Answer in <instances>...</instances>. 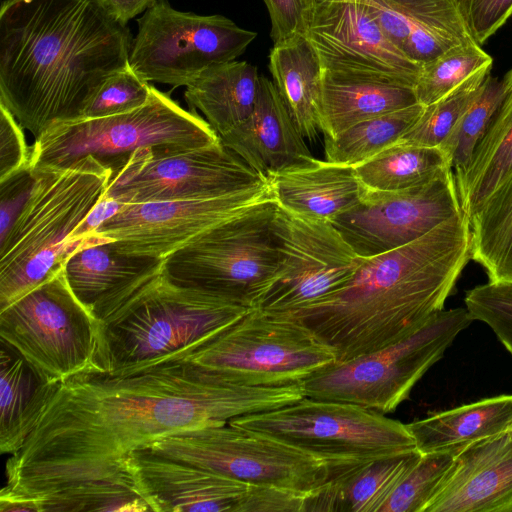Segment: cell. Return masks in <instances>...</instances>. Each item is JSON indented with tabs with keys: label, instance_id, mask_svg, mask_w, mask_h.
Masks as SVG:
<instances>
[{
	"label": "cell",
	"instance_id": "obj_1",
	"mask_svg": "<svg viewBox=\"0 0 512 512\" xmlns=\"http://www.w3.org/2000/svg\"><path fill=\"white\" fill-rule=\"evenodd\" d=\"M304 397L301 383L240 385L184 359L125 375L81 373L60 383L21 449L8 458L0 496L28 499L106 472L165 436Z\"/></svg>",
	"mask_w": 512,
	"mask_h": 512
},
{
	"label": "cell",
	"instance_id": "obj_2",
	"mask_svg": "<svg viewBox=\"0 0 512 512\" xmlns=\"http://www.w3.org/2000/svg\"><path fill=\"white\" fill-rule=\"evenodd\" d=\"M132 38L96 0H4L0 104L38 138L82 117L103 84L129 65Z\"/></svg>",
	"mask_w": 512,
	"mask_h": 512
},
{
	"label": "cell",
	"instance_id": "obj_3",
	"mask_svg": "<svg viewBox=\"0 0 512 512\" xmlns=\"http://www.w3.org/2000/svg\"><path fill=\"white\" fill-rule=\"evenodd\" d=\"M472 260L469 217L461 212L400 248L365 258L335 292L287 315L344 362L410 336L444 310Z\"/></svg>",
	"mask_w": 512,
	"mask_h": 512
},
{
	"label": "cell",
	"instance_id": "obj_4",
	"mask_svg": "<svg viewBox=\"0 0 512 512\" xmlns=\"http://www.w3.org/2000/svg\"><path fill=\"white\" fill-rule=\"evenodd\" d=\"M31 196L0 243V310L57 275L82 242L71 237L103 197L112 169L92 156L32 168Z\"/></svg>",
	"mask_w": 512,
	"mask_h": 512
},
{
	"label": "cell",
	"instance_id": "obj_5",
	"mask_svg": "<svg viewBox=\"0 0 512 512\" xmlns=\"http://www.w3.org/2000/svg\"><path fill=\"white\" fill-rule=\"evenodd\" d=\"M249 309L159 275L101 322L103 373L125 375L186 358Z\"/></svg>",
	"mask_w": 512,
	"mask_h": 512
},
{
	"label": "cell",
	"instance_id": "obj_6",
	"mask_svg": "<svg viewBox=\"0 0 512 512\" xmlns=\"http://www.w3.org/2000/svg\"><path fill=\"white\" fill-rule=\"evenodd\" d=\"M274 196L223 221L163 260L162 277L247 308H256L279 272Z\"/></svg>",
	"mask_w": 512,
	"mask_h": 512
},
{
	"label": "cell",
	"instance_id": "obj_7",
	"mask_svg": "<svg viewBox=\"0 0 512 512\" xmlns=\"http://www.w3.org/2000/svg\"><path fill=\"white\" fill-rule=\"evenodd\" d=\"M219 142L195 110H185L152 85L150 100L131 112L52 123L31 146L30 167H68L92 156L113 169L138 149H190Z\"/></svg>",
	"mask_w": 512,
	"mask_h": 512
},
{
	"label": "cell",
	"instance_id": "obj_8",
	"mask_svg": "<svg viewBox=\"0 0 512 512\" xmlns=\"http://www.w3.org/2000/svg\"><path fill=\"white\" fill-rule=\"evenodd\" d=\"M228 422L311 454L328 468L416 450L406 424L398 420L359 405L306 396Z\"/></svg>",
	"mask_w": 512,
	"mask_h": 512
},
{
	"label": "cell",
	"instance_id": "obj_9",
	"mask_svg": "<svg viewBox=\"0 0 512 512\" xmlns=\"http://www.w3.org/2000/svg\"><path fill=\"white\" fill-rule=\"evenodd\" d=\"M473 321L466 307L442 310L394 344L315 371L301 381L304 394L391 413Z\"/></svg>",
	"mask_w": 512,
	"mask_h": 512
},
{
	"label": "cell",
	"instance_id": "obj_10",
	"mask_svg": "<svg viewBox=\"0 0 512 512\" xmlns=\"http://www.w3.org/2000/svg\"><path fill=\"white\" fill-rule=\"evenodd\" d=\"M0 336L48 382L103 373L101 322L76 298L63 269L0 310Z\"/></svg>",
	"mask_w": 512,
	"mask_h": 512
},
{
	"label": "cell",
	"instance_id": "obj_11",
	"mask_svg": "<svg viewBox=\"0 0 512 512\" xmlns=\"http://www.w3.org/2000/svg\"><path fill=\"white\" fill-rule=\"evenodd\" d=\"M184 360L236 384L283 386L300 383L335 357L297 320L251 308Z\"/></svg>",
	"mask_w": 512,
	"mask_h": 512
},
{
	"label": "cell",
	"instance_id": "obj_12",
	"mask_svg": "<svg viewBox=\"0 0 512 512\" xmlns=\"http://www.w3.org/2000/svg\"><path fill=\"white\" fill-rule=\"evenodd\" d=\"M145 448L248 485L310 494L328 478L321 459L229 422L174 433Z\"/></svg>",
	"mask_w": 512,
	"mask_h": 512
},
{
	"label": "cell",
	"instance_id": "obj_13",
	"mask_svg": "<svg viewBox=\"0 0 512 512\" xmlns=\"http://www.w3.org/2000/svg\"><path fill=\"white\" fill-rule=\"evenodd\" d=\"M129 66L147 82L188 86L210 66L236 60L257 33L223 15H198L157 0L138 20Z\"/></svg>",
	"mask_w": 512,
	"mask_h": 512
},
{
	"label": "cell",
	"instance_id": "obj_14",
	"mask_svg": "<svg viewBox=\"0 0 512 512\" xmlns=\"http://www.w3.org/2000/svg\"><path fill=\"white\" fill-rule=\"evenodd\" d=\"M268 182L219 142L190 148H142L112 169L106 198L123 204L215 198Z\"/></svg>",
	"mask_w": 512,
	"mask_h": 512
},
{
	"label": "cell",
	"instance_id": "obj_15",
	"mask_svg": "<svg viewBox=\"0 0 512 512\" xmlns=\"http://www.w3.org/2000/svg\"><path fill=\"white\" fill-rule=\"evenodd\" d=\"M306 37L326 79L414 88L421 71L358 0H317Z\"/></svg>",
	"mask_w": 512,
	"mask_h": 512
},
{
	"label": "cell",
	"instance_id": "obj_16",
	"mask_svg": "<svg viewBox=\"0 0 512 512\" xmlns=\"http://www.w3.org/2000/svg\"><path fill=\"white\" fill-rule=\"evenodd\" d=\"M279 272L258 306L287 313L343 287L363 264L330 222L300 217L277 204Z\"/></svg>",
	"mask_w": 512,
	"mask_h": 512
},
{
	"label": "cell",
	"instance_id": "obj_17",
	"mask_svg": "<svg viewBox=\"0 0 512 512\" xmlns=\"http://www.w3.org/2000/svg\"><path fill=\"white\" fill-rule=\"evenodd\" d=\"M462 211L454 172L392 193H363L360 202L331 224L357 255L377 256L407 245Z\"/></svg>",
	"mask_w": 512,
	"mask_h": 512
},
{
	"label": "cell",
	"instance_id": "obj_18",
	"mask_svg": "<svg viewBox=\"0 0 512 512\" xmlns=\"http://www.w3.org/2000/svg\"><path fill=\"white\" fill-rule=\"evenodd\" d=\"M271 197L265 182L215 198L124 204L90 236L110 240L124 253L164 259L211 227Z\"/></svg>",
	"mask_w": 512,
	"mask_h": 512
},
{
	"label": "cell",
	"instance_id": "obj_19",
	"mask_svg": "<svg viewBox=\"0 0 512 512\" xmlns=\"http://www.w3.org/2000/svg\"><path fill=\"white\" fill-rule=\"evenodd\" d=\"M163 260L124 253L112 241L85 238L63 271L76 298L102 321L162 273Z\"/></svg>",
	"mask_w": 512,
	"mask_h": 512
},
{
	"label": "cell",
	"instance_id": "obj_20",
	"mask_svg": "<svg viewBox=\"0 0 512 512\" xmlns=\"http://www.w3.org/2000/svg\"><path fill=\"white\" fill-rule=\"evenodd\" d=\"M424 512H512V431L461 450Z\"/></svg>",
	"mask_w": 512,
	"mask_h": 512
},
{
	"label": "cell",
	"instance_id": "obj_21",
	"mask_svg": "<svg viewBox=\"0 0 512 512\" xmlns=\"http://www.w3.org/2000/svg\"><path fill=\"white\" fill-rule=\"evenodd\" d=\"M220 139L266 180L275 174L310 166L317 160L273 81L264 75L259 78L251 115Z\"/></svg>",
	"mask_w": 512,
	"mask_h": 512
},
{
	"label": "cell",
	"instance_id": "obj_22",
	"mask_svg": "<svg viewBox=\"0 0 512 512\" xmlns=\"http://www.w3.org/2000/svg\"><path fill=\"white\" fill-rule=\"evenodd\" d=\"M154 512H238L249 485L155 453H130Z\"/></svg>",
	"mask_w": 512,
	"mask_h": 512
},
{
	"label": "cell",
	"instance_id": "obj_23",
	"mask_svg": "<svg viewBox=\"0 0 512 512\" xmlns=\"http://www.w3.org/2000/svg\"><path fill=\"white\" fill-rule=\"evenodd\" d=\"M277 204L306 219L332 222L356 206L363 194L353 166L317 159L312 165L267 180Z\"/></svg>",
	"mask_w": 512,
	"mask_h": 512
},
{
	"label": "cell",
	"instance_id": "obj_24",
	"mask_svg": "<svg viewBox=\"0 0 512 512\" xmlns=\"http://www.w3.org/2000/svg\"><path fill=\"white\" fill-rule=\"evenodd\" d=\"M26 500L37 512H154L130 454L106 472L53 485Z\"/></svg>",
	"mask_w": 512,
	"mask_h": 512
},
{
	"label": "cell",
	"instance_id": "obj_25",
	"mask_svg": "<svg viewBox=\"0 0 512 512\" xmlns=\"http://www.w3.org/2000/svg\"><path fill=\"white\" fill-rule=\"evenodd\" d=\"M420 455L416 449L359 464L328 468L326 482L306 496L304 512H379Z\"/></svg>",
	"mask_w": 512,
	"mask_h": 512
},
{
	"label": "cell",
	"instance_id": "obj_26",
	"mask_svg": "<svg viewBox=\"0 0 512 512\" xmlns=\"http://www.w3.org/2000/svg\"><path fill=\"white\" fill-rule=\"evenodd\" d=\"M421 454L463 450L512 431V394H503L433 414L406 424Z\"/></svg>",
	"mask_w": 512,
	"mask_h": 512
},
{
	"label": "cell",
	"instance_id": "obj_27",
	"mask_svg": "<svg viewBox=\"0 0 512 512\" xmlns=\"http://www.w3.org/2000/svg\"><path fill=\"white\" fill-rule=\"evenodd\" d=\"M61 382L46 381L20 354L1 342L0 450L19 451Z\"/></svg>",
	"mask_w": 512,
	"mask_h": 512
},
{
	"label": "cell",
	"instance_id": "obj_28",
	"mask_svg": "<svg viewBox=\"0 0 512 512\" xmlns=\"http://www.w3.org/2000/svg\"><path fill=\"white\" fill-rule=\"evenodd\" d=\"M257 67L247 61H230L204 70L186 86L185 100L199 110L219 137L251 115L259 87Z\"/></svg>",
	"mask_w": 512,
	"mask_h": 512
},
{
	"label": "cell",
	"instance_id": "obj_29",
	"mask_svg": "<svg viewBox=\"0 0 512 512\" xmlns=\"http://www.w3.org/2000/svg\"><path fill=\"white\" fill-rule=\"evenodd\" d=\"M504 98L467 166L453 171L462 211L472 213L512 174V69Z\"/></svg>",
	"mask_w": 512,
	"mask_h": 512
},
{
	"label": "cell",
	"instance_id": "obj_30",
	"mask_svg": "<svg viewBox=\"0 0 512 512\" xmlns=\"http://www.w3.org/2000/svg\"><path fill=\"white\" fill-rule=\"evenodd\" d=\"M272 81L305 139L318 136L321 67L305 35L273 44L268 56Z\"/></svg>",
	"mask_w": 512,
	"mask_h": 512
},
{
	"label": "cell",
	"instance_id": "obj_31",
	"mask_svg": "<svg viewBox=\"0 0 512 512\" xmlns=\"http://www.w3.org/2000/svg\"><path fill=\"white\" fill-rule=\"evenodd\" d=\"M418 103L413 87L321 76L319 130L332 138L364 120Z\"/></svg>",
	"mask_w": 512,
	"mask_h": 512
},
{
	"label": "cell",
	"instance_id": "obj_32",
	"mask_svg": "<svg viewBox=\"0 0 512 512\" xmlns=\"http://www.w3.org/2000/svg\"><path fill=\"white\" fill-rule=\"evenodd\" d=\"M472 260L489 282L512 286V174L469 217Z\"/></svg>",
	"mask_w": 512,
	"mask_h": 512
},
{
	"label": "cell",
	"instance_id": "obj_33",
	"mask_svg": "<svg viewBox=\"0 0 512 512\" xmlns=\"http://www.w3.org/2000/svg\"><path fill=\"white\" fill-rule=\"evenodd\" d=\"M451 167L439 147L396 143L354 166L363 193L400 192L421 185Z\"/></svg>",
	"mask_w": 512,
	"mask_h": 512
},
{
	"label": "cell",
	"instance_id": "obj_34",
	"mask_svg": "<svg viewBox=\"0 0 512 512\" xmlns=\"http://www.w3.org/2000/svg\"><path fill=\"white\" fill-rule=\"evenodd\" d=\"M425 106L415 103L359 122L324 141L325 160L357 166L396 144L416 122Z\"/></svg>",
	"mask_w": 512,
	"mask_h": 512
},
{
	"label": "cell",
	"instance_id": "obj_35",
	"mask_svg": "<svg viewBox=\"0 0 512 512\" xmlns=\"http://www.w3.org/2000/svg\"><path fill=\"white\" fill-rule=\"evenodd\" d=\"M492 57L477 42L455 47L421 65L414 85L418 103L428 106L460 87L476 74L491 70Z\"/></svg>",
	"mask_w": 512,
	"mask_h": 512
},
{
	"label": "cell",
	"instance_id": "obj_36",
	"mask_svg": "<svg viewBox=\"0 0 512 512\" xmlns=\"http://www.w3.org/2000/svg\"><path fill=\"white\" fill-rule=\"evenodd\" d=\"M504 95L505 83L503 79L489 74L477 97L459 117L439 145L453 171L461 170L467 166Z\"/></svg>",
	"mask_w": 512,
	"mask_h": 512
},
{
	"label": "cell",
	"instance_id": "obj_37",
	"mask_svg": "<svg viewBox=\"0 0 512 512\" xmlns=\"http://www.w3.org/2000/svg\"><path fill=\"white\" fill-rule=\"evenodd\" d=\"M491 70L482 71L444 98L425 106L416 122L397 143L439 147L453 125L479 94Z\"/></svg>",
	"mask_w": 512,
	"mask_h": 512
},
{
	"label": "cell",
	"instance_id": "obj_38",
	"mask_svg": "<svg viewBox=\"0 0 512 512\" xmlns=\"http://www.w3.org/2000/svg\"><path fill=\"white\" fill-rule=\"evenodd\" d=\"M461 450L421 454L379 512H424L440 481Z\"/></svg>",
	"mask_w": 512,
	"mask_h": 512
},
{
	"label": "cell",
	"instance_id": "obj_39",
	"mask_svg": "<svg viewBox=\"0 0 512 512\" xmlns=\"http://www.w3.org/2000/svg\"><path fill=\"white\" fill-rule=\"evenodd\" d=\"M152 85L128 65L109 78L88 103L81 118H100L131 112L151 97Z\"/></svg>",
	"mask_w": 512,
	"mask_h": 512
},
{
	"label": "cell",
	"instance_id": "obj_40",
	"mask_svg": "<svg viewBox=\"0 0 512 512\" xmlns=\"http://www.w3.org/2000/svg\"><path fill=\"white\" fill-rule=\"evenodd\" d=\"M464 303L473 320L487 324L512 355V286H475L466 292Z\"/></svg>",
	"mask_w": 512,
	"mask_h": 512
},
{
	"label": "cell",
	"instance_id": "obj_41",
	"mask_svg": "<svg viewBox=\"0 0 512 512\" xmlns=\"http://www.w3.org/2000/svg\"><path fill=\"white\" fill-rule=\"evenodd\" d=\"M23 129L0 104V181L30 167L31 146L27 145Z\"/></svg>",
	"mask_w": 512,
	"mask_h": 512
},
{
	"label": "cell",
	"instance_id": "obj_42",
	"mask_svg": "<svg viewBox=\"0 0 512 512\" xmlns=\"http://www.w3.org/2000/svg\"><path fill=\"white\" fill-rule=\"evenodd\" d=\"M317 0H263L270 17L273 44L305 35Z\"/></svg>",
	"mask_w": 512,
	"mask_h": 512
},
{
	"label": "cell",
	"instance_id": "obj_43",
	"mask_svg": "<svg viewBox=\"0 0 512 512\" xmlns=\"http://www.w3.org/2000/svg\"><path fill=\"white\" fill-rule=\"evenodd\" d=\"M474 40L483 45L512 16V0H458Z\"/></svg>",
	"mask_w": 512,
	"mask_h": 512
},
{
	"label": "cell",
	"instance_id": "obj_44",
	"mask_svg": "<svg viewBox=\"0 0 512 512\" xmlns=\"http://www.w3.org/2000/svg\"><path fill=\"white\" fill-rule=\"evenodd\" d=\"M34 184L35 174L31 167L0 181V243L25 208Z\"/></svg>",
	"mask_w": 512,
	"mask_h": 512
},
{
	"label": "cell",
	"instance_id": "obj_45",
	"mask_svg": "<svg viewBox=\"0 0 512 512\" xmlns=\"http://www.w3.org/2000/svg\"><path fill=\"white\" fill-rule=\"evenodd\" d=\"M307 495L275 486L249 485L238 512H304Z\"/></svg>",
	"mask_w": 512,
	"mask_h": 512
},
{
	"label": "cell",
	"instance_id": "obj_46",
	"mask_svg": "<svg viewBox=\"0 0 512 512\" xmlns=\"http://www.w3.org/2000/svg\"><path fill=\"white\" fill-rule=\"evenodd\" d=\"M410 15L435 23H455L465 19L458 0H387Z\"/></svg>",
	"mask_w": 512,
	"mask_h": 512
},
{
	"label": "cell",
	"instance_id": "obj_47",
	"mask_svg": "<svg viewBox=\"0 0 512 512\" xmlns=\"http://www.w3.org/2000/svg\"><path fill=\"white\" fill-rule=\"evenodd\" d=\"M124 204L114 199L103 197L90 210L85 219L74 231L71 241L82 242L93 234L106 220L115 215Z\"/></svg>",
	"mask_w": 512,
	"mask_h": 512
},
{
	"label": "cell",
	"instance_id": "obj_48",
	"mask_svg": "<svg viewBox=\"0 0 512 512\" xmlns=\"http://www.w3.org/2000/svg\"><path fill=\"white\" fill-rule=\"evenodd\" d=\"M102 9L116 22L123 26L145 12L157 0H96Z\"/></svg>",
	"mask_w": 512,
	"mask_h": 512
}]
</instances>
